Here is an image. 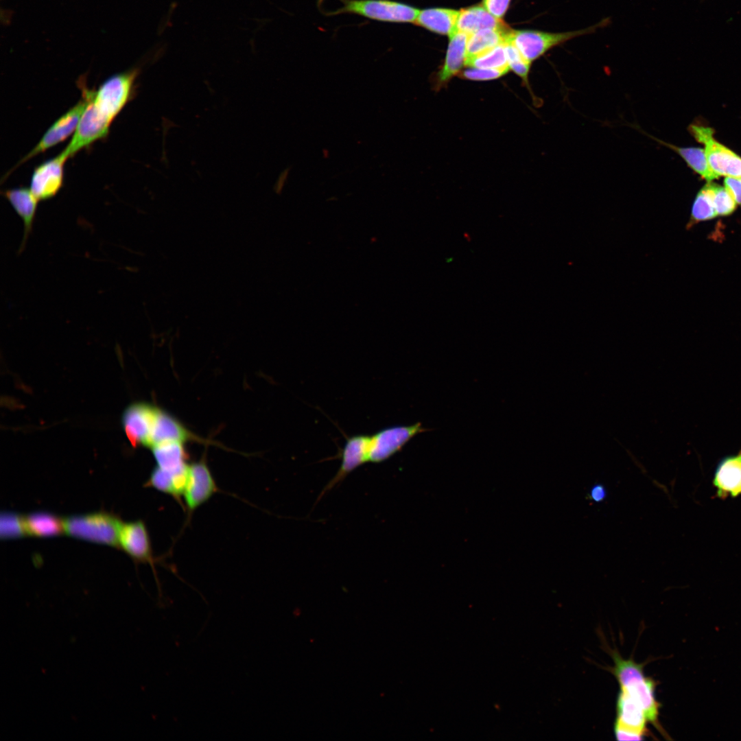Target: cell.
I'll return each mask as SVG.
<instances>
[{
  "label": "cell",
  "mask_w": 741,
  "mask_h": 741,
  "mask_svg": "<svg viewBox=\"0 0 741 741\" xmlns=\"http://www.w3.org/2000/svg\"><path fill=\"white\" fill-rule=\"evenodd\" d=\"M158 467L165 470L177 471L188 465L187 453L182 442H166L152 447Z\"/></svg>",
  "instance_id": "24"
},
{
  "label": "cell",
  "mask_w": 741,
  "mask_h": 741,
  "mask_svg": "<svg viewBox=\"0 0 741 741\" xmlns=\"http://www.w3.org/2000/svg\"><path fill=\"white\" fill-rule=\"evenodd\" d=\"M614 733L618 740H642L646 736L639 732L614 725Z\"/></svg>",
  "instance_id": "34"
},
{
  "label": "cell",
  "mask_w": 741,
  "mask_h": 741,
  "mask_svg": "<svg viewBox=\"0 0 741 741\" xmlns=\"http://www.w3.org/2000/svg\"><path fill=\"white\" fill-rule=\"evenodd\" d=\"M510 0H483L482 5L494 16L502 18L506 14Z\"/></svg>",
  "instance_id": "32"
},
{
  "label": "cell",
  "mask_w": 741,
  "mask_h": 741,
  "mask_svg": "<svg viewBox=\"0 0 741 741\" xmlns=\"http://www.w3.org/2000/svg\"><path fill=\"white\" fill-rule=\"evenodd\" d=\"M3 195L23 222V237L20 247L21 251L32 232L39 200L30 189L26 187L10 189L5 190Z\"/></svg>",
  "instance_id": "16"
},
{
  "label": "cell",
  "mask_w": 741,
  "mask_h": 741,
  "mask_svg": "<svg viewBox=\"0 0 741 741\" xmlns=\"http://www.w3.org/2000/svg\"><path fill=\"white\" fill-rule=\"evenodd\" d=\"M507 29L502 19L492 15L483 5H474L459 12L456 30L471 34L484 29Z\"/></svg>",
  "instance_id": "19"
},
{
  "label": "cell",
  "mask_w": 741,
  "mask_h": 741,
  "mask_svg": "<svg viewBox=\"0 0 741 741\" xmlns=\"http://www.w3.org/2000/svg\"><path fill=\"white\" fill-rule=\"evenodd\" d=\"M427 431L418 422L410 425H394L370 436L368 462H384L399 451L416 435Z\"/></svg>",
  "instance_id": "7"
},
{
  "label": "cell",
  "mask_w": 741,
  "mask_h": 741,
  "mask_svg": "<svg viewBox=\"0 0 741 741\" xmlns=\"http://www.w3.org/2000/svg\"><path fill=\"white\" fill-rule=\"evenodd\" d=\"M607 493L604 486L601 484L593 486L590 491L591 499L595 502L602 501L606 497Z\"/></svg>",
  "instance_id": "35"
},
{
  "label": "cell",
  "mask_w": 741,
  "mask_h": 741,
  "mask_svg": "<svg viewBox=\"0 0 741 741\" xmlns=\"http://www.w3.org/2000/svg\"><path fill=\"white\" fill-rule=\"evenodd\" d=\"M709 189L706 184L698 192L692 207L690 219L687 228L701 221L709 220L717 217Z\"/></svg>",
  "instance_id": "27"
},
{
  "label": "cell",
  "mask_w": 741,
  "mask_h": 741,
  "mask_svg": "<svg viewBox=\"0 0 741 741\" xmlns=\"http://www.w3.org/2000/svg\"><path fill=\"white\" fill-rule=\"evenodd\" d=\"M505 47L510 69L521 78L531 93L528 75L532 62L526 59L511 42L506 40Z\"/></svg>",
  "instance_id": "30"
},
{
  "label": "cell",
  "mask_w": 741,
  "mask_h": 741,
  "mask_svg": "<svg viewBox=\"0 0 741 741\" xmlns=\"http://www.w3.org/2000/svg\"><path fill=\"white\" fill-rule=\"evenodd\" d=\"M139 72L138 68H134L115 74L97 91L83 87L87 104L71 141L64 150L69 157L108 135L112 122L132 97Z\"/></svg>",
  "instance_id": "1"
},
{
  "label": "cell",
  "mask_w": 741,
  "mask_h": 741,
  "mask_svg": "<svg viewBox=\"0 0 741 741\" xmlns=\"http://www.w3.org/2000/svg\"><path fill=\"white\" fill-rule=\"evenodd\" d=\"M370 436L358 434L347 438L340 454L341 464L325 491H328L355 469L368 462Z\"/></svg>",
  "instance_id": "14"
},
{
  "label": "cell",
  "mask_w": 741,
  "mask_h": 741,
  "mask_svg": "<svg viewBox=\"0 0 741 741\" xmlns=\"http://www.w3.org/2000/svg\"><path fill=\"white\" fill-rule=\"evenodd\" d=\"M646 135L659 144L676 152L682 158L689 167L707 183L718 178V176L712 172L709 165L704 149L696 147H681L657 139L648 134H646Z\"/></svg>",
  "instance_id": "21"
},
{
  "label": "cell",
  "mask_w": 741,
  "mask_h": 741,
  "mask_svg": "<svg viewBox=\"0 0 741 741\" xmlns=\"http://www.w3.org/2000/svg\"><path fill=\"white\" fill-rule=\"evenodd\" d=\"M340 7L328 15L357 14L370 20L386 23H414L419 10L392 0H338Z\"/></svg>",
  "instance_id": "4"
},
{
  "label": "cell",
  "mask_w": 741,
  "mask_h": 741,
  "mask_svg": "<svg viewBox=\"0 0 741 741\" xmlns=\"http://www.w3.org/2000/svg\"><path fill=\"white\" fill-rule=\"evenodd\" d=\"M189 437L190 434L178 421L157 409L147 445L152 448L166 442L183 443Z\"/></svg>",
  "instance_id": "18"
},
{
  "label": "cell",
  "mask_w": 741,
  "mask_h": 741,
  "mask_svg": "<svg viewBox=\"0 0 741 741\" xmlns=\"http://www.w3.org/2000/svg\"><path fill=\"white\" fill-rule=\"evenodd\" d=\"M687 130L696 141L704 145L709 165L715 174L718 177L741 178V156L715 139L714 129L692 123Z\"/></svg>",
  "instance_id": "6"
},
{
  "label": "cell",
  "mask_w": 741,
  "mask_h": 741,
  "mask_svg": "<svg viewBox=\"0 0 741 741\" xmlns=\"http://www.w3.org/2000/svg\"><path fill=\"white\" fill-rule=\"evenodd\" d=\"M24 518L27 534L30 535L48 537L64 532L63 520L51 513L37 512Z\"/></svg>",
  "instance_id": "25"
},
{
  "label": "cell",
  "mask_w": 741,
  "mask_h": 741,
  "mask_svg": "<svg viewBox=\"0 0 741 741\" xmlns=\"http://www.w3.org/2000/svg\"><path fill=\"white\" fill-rule=\"evenodd\" d=\"M469 67L510 70L505 43L476 56L465 60Z\"/></svg>",
  "instance_id": "26"
},
{
  "label": "cell",
  "mask_w": 741,
  "mask_h": 741,
  "mask_svg": "<svg viewBox=\"0 0 741 741\" xmlns=\"http://www.w3.org/2000/svg\"><path fill=\"white\" fill-rule=\"evenodd\" d=\"M610 23V18L607 17L587 27L562 32L511 30L506 40L511 42L526 59L532 62L552 48L574 38L593 34Z\"/></svg>",
  "instance_id": "3"
},
{
  "label": "cell",
  "mask_w": 741,
  "mask_h": 741,
  "mask_svg": "<svg viewBox=\"0 0 741 741\" xmlns=\"http://www.w3.org/2000/svg\"><path fill=\"white\" fill-rule=\"evenodd\" d=\"M616 713L615 725L647 736L646 723L648 721L644 711L633 698L621 690L617 698Z\"/></svg>",
  "instance_id": "17"
},
{
  "label": "cell",
  "mask_w": 741,
  "mask_h": 741,
  "mask_svg": "<svg viewBox=\"0 0 741 741\" xmlns=\"http://www.w3.org/2000/svg\"><path fill=\"white\" fill-rule=\"evenodd\" d=\"M119 543L133 558L142 561H152V549L147 528L141 521L123 524Z\"/></svg>",
  "instance_id": "15"
},
{
  "label": "cell",
  "mask_w": 741,
  "mask_h": 741,
  "mask_svg": "<svg viewBox=\"0 0 741 741\" xmlns=\"http://www.w3.org/2000/svg\"><path fill=\"white\" fill-rule=\"evenodd\" d=\"M69 158L62 150L35 168L30 189L38 200L50 199L60 191L63 183L64 164Z\"/></svg>",
  "instance_id": "9"
},
{
  "label": "cell",
  "mask_w": 741,
  "mask_h": 741,
  "mask_svg": "<svg viewBox=\"0 0 741 741\" xmlns=\"http://www.w3.org/2000/svg\"><path fill=\"white\" fill-rule=\"evenodd\" d=\"M707 185L709 189L717 215L727 216L732 214L736 209L738 204L726 187L712 182L707 183Z\"/></svg>",
  "instance_id": "28"
},
{
  "label": "cell",
  "mask_w": 741,
  "mask_h": 741,
  "mask_svg": "<svg viewBox=\"0 0 741 741\" xmlns=\"http://www.w3.org/2000/svg\"><path fill=\"white\" fill-rule=\"evenodd\" d=\"M189 466L177 471H169L157 467L152 471L148 484L175 497L183 495L187 484Z\"/></svg>",
  "instance_id": "22"
},
{
  "label": "cell",
  "mask_w": 741,
  "mask_h": 741,
  "mask_svg": "<svg viewBox=\"0 0 741 741\" xmlns=\"http://www.w3.org/2000/svg\"><path fill=\"white\" fill-rule=\"evenodd\" d=\"M27 534L24 517L11 512L1 515L0 535L2 539H16Z\"/></svg>",
  "instance_id": "29"
},
{
  "label": "cell",
  "mask_w": 741,
  "mask_h": 741,
  "mask_svg": "<svg viewBox=\"0 0 741 741\" xmlns=\"http://www.w3.org/2000/svg\"><path fill=\"white\" fill-rule=\"evenodd\" d=\"M459 11L447 8L419 10L415 23L431 32L450 36L455 30Z\"/></svg>",
  "instance_id": "20"
},
{
  "label": "cell",
  "mask_w": 741,
  "mask_h": 741,
  "mask_svg": "<svg viewBox=\"0 0 741 741\" xmlns=\"http://www.w3.org/2000/svg\"><path fill=\"white\" fill-rule=\"evenodd\" d=\"M510 28L484 29L469 34L466 59L470 58L506 43Z\"/></svg>",
  "instance_id": "23"
},
{
  "label": "cell",
  "mask_w": 741,
  "mask_h": 741,
  "mask_svg": "<svg viewBox=\"0 0 741 741\" xmlns=\"http://www.w3.org/2000/svg\"><path fill=\"white\" fill-rule=\"evenodd\" d=\"M613 674L621 690L628 694L643 709L648 722L653 724L662 736L669 739L659 722V703L655 698V681L644 674L643 666L632 659H624L613 650L611 652Z\"/></svg>",
  "instance_id": "2"
},
{
  "label": "cell",
  "mask_w": 741,
  "mask_h": 741,
  "mask_svg": "<svg viewBox=\"0 0 741 741\" xmlns=\"http://www.w3.org/2000/svg\"><path fill=\"white\" fill-rule=\"evenodd\" d=\"M82 97L83 99L60 116L49 128L36 145L20 161L18 165L63 141L76 130L87 104V98L83 93Z\"/></svg>",
  "instance_id": "8"
},
{
  "label": "cell",
  "mask_w": 741,
  "mask_h": 741,
  "mask_svg": "<svg viewBox=\"0 0 741 741\" xmlns=\"http://www.w3.org/2000/svg\"><path fill=\"white\" fill-rule=\"evenodd\" d=\"M157 408L145 403L129 406L123 415V425L132 445H147Z\"/></svg>",
  "instance_id": "11"
},
{
  "label": "cell",
  "mask_w": 741,
  "mask_h": 741,
  "mask_svg": "<svg viewBox=\"0 0 741 741\" xmlns=\"http://www.w3.org/2000/svg\"><path fill=\"white\" fill-rule=\"evenodd\" d=\"M724 185L736 203L741 205V178L726 177Z\"/></svg>",
  "instance_id": "33"
},
{
  "label": "cell",
  "mask_w": 741,
  "mask_h": 741,
  "mask_svg": "<svg viewBox=\"0 0 741 741\" xmlns=\"http://www.w3.org/2000/svg\"><path fill=\"white\" fill-rule=\"evenodd\" d=\"M69 535L98 543L117 545L123 524L115 516L104 513L71 516L63 520Z\"/></svg>",
  "instance_id": "5"
},
{
  "label": "cell",
  "mask_w": 741,
  "mask_h": 741,
  "mask_svg": "<svg viewBox=\"0 0 741 741\" xmlns=\"http://www.w3.org/2000/svg\"><path fill=\"white\" fill-rule=\"evenodd\" d=\"M469 34L455 30L449 36V42L443 64L434 76V89L445 87L451 79L461 72L466 60Z\"/></svg>",
  "instance_id": "12"
},
{
  "label": "cell",
  "mask_w": 741,
  "mask_h": 741,
  "mask_svg": "<svg viewBox=\"0 0 741 741\" xmlns=\"http://www.w3.org/2000/svg\"><path fill=\"white\" fill-rule=\"evenodd\" d=\"M713 484L716 489V496L722 499L741 495V449L719 462Z\"/></svg>",
  "instance_id": "13"
},
{
  "label": "cell",
  "mask_w": 741,
  "mask_h": 741,
  "mask_svg": "<svg viewBox=\"0 0 741 741\" xmlns=\"http://www.w3.org/2000/svg\"><path fill=\"white\" fill-rule=\"evenodd\" d=\"M217 491L216 483L205 462L200 461L189 466L183 495L189 512L208 501Z\"/></svg>",
  "instance_id": "10"
},
{
  "label": "cell",
  "mask_w": 741,
  "mask_h": 741,
  "mask_svg": "<svg viewBox=\"0 0 741 741\" xmlns=\"http://www.w3.org/2000/svg\"><path fill=\"white\" fill-rule=\"evenodd\" d=\"M508 71L506 69L470 67L460 73V76L470 80L486 81L501 78Z\"/></svg>",
  "instance_id": "31"
}]
</instances>
